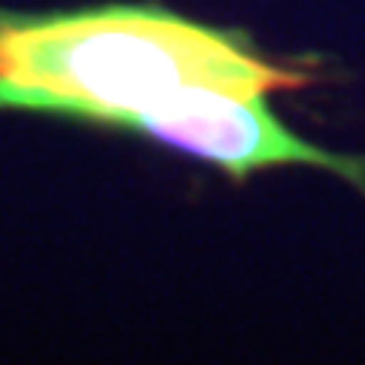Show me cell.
<instances>
[{"instance_id": "1", "label": "cell", "mask_w": 365, "mask_h": 365, "mask_svg": "<svg viewBox=\"0 0 365 365\" xmlns=\"http://www.w3.org/2000/svg\"><path fill=\"white\" fill-rule=\"evenodd\" d=\"M241 31L201 25L153 4L79 9L0 6V113H34L137 134L201 86L237 95L299 88Z\"/></svg>"}]
</instances>
